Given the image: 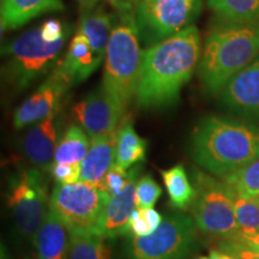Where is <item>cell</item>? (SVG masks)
<instances>
[{
	"label": "cell",
	"mask_w": 259,
	"mask_h": 259,
	"mask_svg": "<svg viewBox=\"0 0 259 259\" xmlns=\"http://www.w3.org/2000/svg\"><path fill=\"white\" fill-rule=\"evenodd\" d=\"M202 56L200 34L194 25L143 51L136 106L160 109L176 105L183 87L198 67Z\"/></svg>",
	"instance_id": "1"
},
{
	"label": "cell",
	"mask_w": 259,
	"mask_h": 259,
	"mask_svg": "<svg viewBox=\"0 0 259 259\" xmlns=\"http://www.w3.org/2000/svg\"><path fill=\"white\" fill-rule=\"evenodd\" d=\"M190 153L200 169L225 177L259 160V125L229 116H205L193 130Z\"/></svg>",
	"instance_id": "2"
},
{
	"label": "cell",
	"mask_w": 259,
	"mask_h": 259,
	"mask_svg": "<svg viewBox=\"0 0 259 259\" xmlns=\"http://www.w3.org/2000/svg\"><path fill=\"white\" fill-rule=\"evenodd\" d=\"M259 56V23L218 19L206 32L198 64L204 89L219 95L227 82Z\"/></svg>",
	"instance_id": "3"
},
{
	"label": "cell",
	"mask_w": 259,
	"mask_h": 259,
	"mask_svg": "<svg viewBox=\"0 0 259 259\" xmlns=\"http://www.w3.org/2000/svg\"><path fill=\"white\" fill-rule=\"evenodd\" d=\"M142 58L136 16L116 15L106 52L102 88L124 112L136 96Z\"/></svg>",
	"instance_id": "4"
},
{
	"label": "cell",
	"mask_w": 259,
	"mask_h": 259,
	"mask_svg": "<svg viewBox=\"0 0 259 259\" xmlns=\"http://www.w3.org/2000/svg\"><path fill=\"white\" fill-rule=\"evenodd\" d=\"M71 34L50 42L45 40L40 27L23 32L2 48L6 59L2 70L3 77L14 89H27L31 83L56 69Z\"/></svg>",
	"instance_id": "5"
},
{
	"label": "cell",
	"mask_w": 259,
	"mask_h": 259,
	"mask_svg": "<svg viewBox=\"0 0 259 259\" xmlns=\"http://www.w3.org/2000/svg\"><path fill=\"white\" fill-rule=\"evenodd\" d=\"M191 179L194 186V197L190 213L199 232L232 239L239 234L235 218V193L223 181L199 168H193Z\"/></svg>",
	"instance_id": "6"
},
{
	"label": "cell",
	"mask_w": 259,
	"mask_h": 259,
	"mask_svg": "<svg viewBox=\"0 0 259 259\" xmlns=\"http://www.w3.org/2000/svg\"><path fill=\"white\" fill-rule=\"evenodd\" d=\"M198 242L192 216L183 211L166 216L150 235H130L125 244L127 259H189Z\"/></svg>",
	"instance_id": "7"
},
{
	"label": "cell",
	"mask_w": 259,
	"mask_h": 259,
	"mask_svg": "<svg viewBox=\"0 0 259 259\" xmlns=\"http://www.w3.org/2000/svg\"><path fill=\"white\" fill-rule=\"evenodd\" d=\"M108 198V193L85 181L56 184L50 197V210L69 232L99 235Z\"/></svg>",
	"instance_id": "8"
},
{
	"label": "cell",
	"mask_w": 259,
	"mask_h": 259,
	"mask_svg": "<svg viewBox=\"0 0 259 259\" xmlns=\"http://www.w3.org/2000/svg\"><path fill=\"white\" fill-rule=\"evenodd\" d=\"M8 204L18 232L28 241L35 242L50 211L47 184L38 168H24L11 177Z\"/></svg>",
	"instance_id": "9"
},
{
	"label": "cell",
	"mask_w": 259,
	"mask_h": 259,
	"mask_svg": "<svg viewBox=\"0 0 259 259\" xmlns=\"http://www.w3.org/2000/svg\"><path fill=\"white\" fill-rule=\"evenodd\" d=\"M203 9V0H142L136 10V24L147 47L167 40L190 27Z\"/></svg>",
	"instance_id": "10"
},
{
	"label": "cell",
	"mask_w": 259,
	"mask_h": 259,
	"mask_svg": "<svg viewBox=\"0 0 259 259\" xmlns=\"http://www.w3.org/2000/svg\"><path fill=\"white\" fill-rule=\"evenodd\" d=\"M219 100L227 112L259 125V56L227 82Z\"/></svg>",
	"instance_id": "11"
},
{
	"label": "cell",
	"mask_w": 259,
	"mask_h": 259,
	"mask_svg": "<svg viewBox=\"0 0 259 259\" xmlns=\"http://www.w3.org/2000/svg\"><path fill=\"white\" fill-rule=\"evenodd\" d=\"M72 113L90 138L114 135L125 114L102 85L77 102Z\"/></svg>",
	"instance_id": "12"
},
{
	"label": "cell",
	"mask_w": 259,
	"mask_h": 259,
	"mask_svg": "<svg viewBox=\"0 0 259 259\" xmlns=\"http://www.w3.org/2000/svg\"><path fill=\"white\" fill-rule=\"evenodd\" d=\"M71 84L56 70L15 111L14 126L21 130L59 114L61 100Z\"/></svg>",
	"instance_id": "13"
},
{
	"label": "cell",
	"mask_w": 259,
	"mask_h": 259,
	"mask_svg": "<svg viewBox=\"0 0 259 259\" xmlns=\"http://www.w3.org/2000/svg\"><path fill=\"white\" fill-rule=\"evenodd\" d=\"M141 167L131 168V179L120 192L109 196L103 211L101 225L99 229V236L106 240L120 238L128 234V223L136 205V186H137L138 174Z\"/></svg>",
	"instance_id": "14"
},
{
	"label": "cell",
	"mask_w": 259,
	"mask_h": 259,
	"mask_svg": "<svg viewBox=\"0 0 259 259\" xmlns=\"http://www.w3.org/2000/svg\"><path fill=\"white\" fill-rule=\"evenodd\" d=\"M60 126L59 114H57L36 122L28 130L22 142V149L30 163L50 169L60 139Z\"/></svg>",
	"instance_id": "15"
},
{
	"label": "cell",
	"mask_w": 259,
	"mask_h": 259,
	"mask_svg": "<svg viewBox=\"0 0 259 259\" xmlns=\"http://www.w3.org/2000/svg\"><path fill=\"white\" fill-rule=\"evenodd\" d=\"M103 60L96 56L89 41L82 32L77 31L71 40L65 57L54 70L71 84L84 82L99 69Z\"/></svg>",
	"instance_id": "16"
},
{
	"label": "cell",
	"mask_w": 259,
	"mask_h": 259,
	"mask_svg": "<svg viewBox=\"0 0 259 259\" xmlns=\"http://www.w3.org/2000/svg\"><path fill=\"white\" fill-rule=\"evenodd\" d=\"M115 145L116 132L92 138L88 153L80 163V181L101 189L106 174L115 163Z\"/></svg>",
	"instance_id": "17"
},
{
	"label": "cell",
	"mask_w": 259,
	"mask_h": 259,
	"mask_svg": "<svg viewBox=\"0 0 259 259\" xmlns=\"http://www.w3.org/2000/svg\"><path fill=\"white\" fill-rule=\"evenodd\" d=\"M37 259H70V234L59 219L48 211L34 242Z\"/></svg>",
	"instance_id": "18"
},
{
	"label": "cell",
	"mask_w": 259,
	"mask_h": 259,
	"mask_svg": "<svg viewBox=\"0 0 259 259\" xmlns=\"http://www.w3.org/2000/svg\"><path fill=\"white\" fill-rule=\"evenodd\" d=\"M64 10L63 0H2V35L47 12Z\"/></svg>",
	"instance_id": "19"
},
{
	"label": "cell",
	"mask_w": 259,
	"mask_h": 259,
	"mask_svg": "<svg viewBox=\"0 0 259 259\" xmlns=\"http://www.w3.org/2000/svg\"><path fill=\"white\" fill-rule=\"evenodd\" d=\"M112 15L103 6L97 5L92 11L80 15L78 30L89 41L93 51L101 60H105L106 52L113 31Z\"/></svg>",
	"instance_id": "20"
},
{
	"label": "cell",
	"mask_w": 259,
	"mask_h": 259,
	"mask_svg": "<svg viewBox=\"0 0 259 259\" xmlns=\"http://www.w3.org/2000/svg\"><path fill=\"white\" fill-rule=\"evenodd\" d=\"M147 149L148 142L136 132L131 119H124L116 131L115 164L125 169L137 166L145 161Z\"/></svg>",
	"instance_id": "21"
},
{
	"label": "cell",
	"mask_w": 259,
	"mask_h": 259,
	"mask_svg": "<svg viewBox=\"0 0 259 259\" xmlns=\"http://www.w3.org/2000/svg\"><path fill=\"white\" fill-rule=\"evenodd\" d=\"M162 181L166 186L169 204L176 210L185 211L190 209L194 197V186L189 180L186 169L183 164L161 170Z\"/></svg>",
	"instance_id": "22"
},
{
	"label": "cell",
	"mask_w": 259,
	"mask_h": 259,
	"mask_svg": "<svg viewBox=\"0 0 259 259\" xmlns=\"http://www.w3.org/2000/svg\"><path fill=\"white\" fill-rule=\"evenodd\" d=\"M90 141L92 138L80 126L71 125L59 139L53 162L80 164L88 153Z\"/></svg>",
	"instance_id": "23"
},
{
	"label": "cell",
	"mask_w": 259,
	"mask_h": 259,
	"mask_svg": "<svg viewBox=\"0 0 259 259\" xmlns=\"http://www.w3.org/2000/svg\"><path fill=\"white\" fill-rule=\"evenodd\" d=\"M219 19L259 23V0H206Z\"/></svg>",
	"instance_id": "24"
},
{
	"label": "cell",
	"mask_w": 259,
	"mask_h": 259,
	"mask_svg": "<svg viewBox=\"0 0 259 259\" xmlns=\"http://www.w3.org/2000/svg\"><path fill=\"white\" fill-rule=\"evenodd\" d=\"M70 259H112L108 240L94 234L69 232Z\"/></svg>",
	"instance_id": "25"
},
{
	"label": "cell",
	"mask_w": 259,
	"mask_h": 259,
	"mask_svg": "<svg viewBox=\"0 0 259 259\" xmlns=\"http://www.w3.org/2000/svg\"><path fill=\"white\" fill-rule=\"evenodd\" d=\"M221 179L233 190L235 196L252 198L259 196V160Z\"/></svg>",
	"instance_id": "26"
},
{
	"label": "cell",
	"mask_w": 259,
	"mask_h": 259,
	"mask_svg": "<svg viewBox=\"0 0 259 259\" xmlns=\"http://www.w3.org/2000/svg\"><path fill=\"white\" fill-rule=\"evenodd\" d=\"M234 208L239 234H253L259 232V203L255 197L245 198L235 196Z\"/></svg>",
	"instance_id": "27"
},
{
	"label": "cell",
	"mask_w": 259,
	"mask_h": 259,
	"mask_svg": "<svg viewBox=\"0 0 259 259\" xmlns=\"http://www.w3.org/2000/svg\"><path fill=\"white\" fill-rule=\"evenodd\" d=\"M162 194V189L151 176H143L136 186V205L137 208H154Z\"/></svg>",
	"instance_id": "28"
},
{
	"label": "cell",
	"mask_w": 259,
	"mask_h": 259,
	"mask_svg": "<svg viewBox=\"0 0 259 259\" xmlns=\"http://www.w3.org/2000/svg\"><path fill=\"white\" fill-rule=\"evenodd\" d=\"M130 179H131V168L127 170L114 163L111 169L108 170V173L106 174L101 190L108 193L109 196H112V194H115L124 190Z\"/></svg>",
	"instance_id": "29"
},
{
	"label": "cell",
	"mask_w": 259,
	"mask_h": 259,
	"mask_svg": "<svg viewBox=\"0 0 259 259\" xmlns=\"http://www.w3.org/2000/svg\"><path fill=\"white\" fill-rule=\"evenodd\" d=\"M56 184L60 185H70L80 180V164L56 163L53 162L50 169Z\"/></svg>",
	"instance_id": "30"
},
{
	"label": "cell",
	"mask_w": 259,
	"mask_h": 259,
	"mask_svg": "<svg viewBox=\"0 0 259 259\" xmlns=\"http://www.w3.org/2000/svg\"><path fill=\"white\" fill-rule=\"evenodd\" d=\"M218 248L238 259H259V252L248 250L232 239H221L218 244Z\"/></svg>",
	"instance_id": "31"
},
{
	"label": "cell",
	"mask_w": 259,
	"mask_h": 259,
	"mask_svg": "<svg viewBox=\"0 0 259 259\" xmlns=\"http://www.w3.org/2000/svg\"><path fill=\"white\" fill-rule=\"evenodd\" d=\"M128 232L135 236H147L153 233L141 209L136 208L135 211L132 212L128 223Z\"/></svg>",
	"instance_id": "32"
},
{
	"label": "cell",
	"mask_w": 259,
	"mask_h": 259,
	"mask_svg": "<svg viewBox=\"0 0 259 259\" xmlns=\"http://www.w3.org/2000/svg\"><path fill=\"white\" fill-rule=\"evenodd\" d=\"M142 0H108L109 5L115 10L118 16L135 15Z\"/></svg>",
	"instance_id": "33"
},
{
	"label": "cell",
	"mask_w": 259,
	"mask_h": 259,
	"mask_svg": "<svg viewBox=\"0 0 259 259\" xmlns=\"http://www.w3.org/2000/svg\"><path fill=\"white\" fill-rule=\"evenodd\" d=\"M232 240L238 241L239 244L245 246L248 250L259 252V232L253 233V234H238Z\"/></svg>",
	"instance_id": "34"
},
{
	"label": "cell",
	"mask_w": 259,
	"mask_h": 259,
	"mask_svg": "<svg viewBox=\"0 0 259 259\" xmlns=\"http://www.w3.org/2000/svg\"><path fill=\"white\" fill-rule=\"evenodd\" d=\"M196 259H238L233 257L232 254L226 253L219 248H212V250L209 251V253L206 255H198Z\"/></svg>",
	"instance_id": "35"
},
{
	"label": "cell",
	"mask_w": 259,
	"mask_h": 259,
	"mask_svg": "<svg viewBox=\"0 0 259 259\" xmlns=\"http://www.w3.org/2000/svg\"><path fill=\"white\" fill-rule=\"evenodd\" d=\"M74 2L78 4L80 15H83L92 11L93 9H95L101 0H74Z\"/></svg>",
	"instance_id": "36"
},
{
	"label": "cell",
	"mask_w": 259,
	"mask_h": 259,
	"mask_svg": "<svg viewBox=\"0 0 259 259\" xmlns=\"http://www.w3.org/2000/svg\"><path fill=\"white\" fill-rule=\"evenodd\" d=\"M255 198H257V200H258V203H259V196H257V197H255Z\"/></svg>",
	"instance_id": "37"
}]
</instances>
